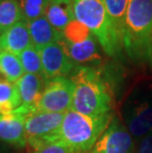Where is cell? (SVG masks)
Listing matches in <instances>:
<instances>
[{
  "mask_svg": "<svg viewBox=\"0 0 152 153\" xmlns=\"http://www.w3.org/2000/svg\"><path fill=\"white\" fill-rule=\"evenodd\" d=\"M122 45L135 63L152 65V0H129Z\"/></svg>",
  "mask_w": 152,
  "mask_h": 153,
  "instance_id": "2",
  "label": "cell"
},
{
  "mask_svg": "<svg viewBox=\"0 0 152 153\" xmlns=\"http://www.w3.org/2000/svg\"><path fill=\"white\" fill-rule=\"evenodd\" d=\"M39 51L43 64V76L46 80L66 77L77 66L68 56L60 42L47 45Z\"/></svg>",
  "mask_w": 152,
  "mask_h": 153,
  "instance_id": "9",
  "label": "cell"
},
{
  "mask_svg": "<svg viewBox=\"0 0 152 153\" xmlns=\"http://www.w3.org/2000/svg\"><path fill=\"white\" fill-rule=\"evenodd\" d=\"M33 45L28 23L20 21L0 35V50L16 55Z\"/></svg>",
  "mask_w": 152,
  "mask_h": 153,
  "instance_id": "13",
  "label": "cell"
},
{
  "mask_svg": "<svg viewBox=\"0 0 152 153\" xmlns=\"http://www.w3.org/2000/svg\"><path fill=\"white\" fill-rule=\"evenodd\" d=\"M0 72L8 81L12 83L17 82L24 74L18 55L6 51H0Z\"/></svg>",
  "mask_w": 152,
  "mask_h": 153,
  "instance_id": "18",
  "label": "cell"
},
{
  "mask_svg": "<svg viewBox=\"0 0 152 153\" xmlns=\"http://www.w3.org/2000/svg\"><path fill=\"white\" fill-rule=\"evenodd\" d=\"M132 153H133V152H132Z\"/></svg>",
  "mask_w": 152,
  "mask_h": 153,
  "instance_id": "26",
  "label": "cell"
},
{
  "mask_svg": "<svg viewBox=\"0 0 152 153\" xmlns=\"http://www.w3.org/2000/svg\"><path fill=\"white\" fill-rule=\"evenodd\" d=\"M64 50L74 63L80 66L95 67L102 61L100 45L92 35L86 41L78 44H70L63 40L60 42Z\"/></svg>",
  "mask_w": 152,
  "mask_h": 153,
  "instance_id": "10",
  "label": "cell"
},
{
  "mask_svg": "<svg viewBox=\"0 0 152 153\" xmlns=\"http://www.w3.org/2000/svg\"><path fill=\"white\" fill-rule=\"evenodd\" d=\"M62 36L67 43L78 44L86 41L89 37H91L92 33L89 29L85 27L76 19H73L62 32Z\"/></svg>",
  "mask_w": 152,
  "mask_h": 153,
  "instance_id": "22",
  "label": "cell"
},
{
  "mask_svg": "<svg viewBox=\"0 0 152 153\" xmlns=\"http://www.w3.org/2000/svg\"><path fill=\"white\" fill-rule=\"evenodd\" d=\"M69 78L74 85L71 110L87 116L112 112L113 90L99 69L77 65Z\"/></svg>",
  "mask_w": 152,
  "mask_h": 153,
  "instance_id": "1",
  "label": "cell"
},
{
  "mask_svg": "<svg viewBox=\"0 0 152 153\" xmlns=\"http://www.w3.org/2000/svg\"><path fill=\"white\" fill-rule=\"evenodd\" d=\"M23 21L19 0H0V35Z\"/></svg>",
  "mask_w": 152,
  "mask_h": 153,
  "instance_id": "17",
  "label": "cell"
},
{
  "mask_svg": "<svg viewBox=\"0 0 152 153\" xmlns=\"http://www.w3.org/2000/svg\"><path fill=\"white\" fill-rule=\"evenodd\" d=\"M133 140L127 126L118 118L112 120L106 131L88 153H132Z\"/></svg>",
  "mask_w": 152,
  "mask_h": 153,
  "instance_id": "8",
  "label": "cell"
},
{
  "mask_svg": "<svg viewBox=\"0 0 152 153\" xmlns=\"http://www.w3.org/2000/svg\"><path fill=\"white\" fill-rule=\"evenodd\" d=\"M113 119L112 112L87 116L69 110L64 114L56 141L63 143L71 153H88Z\"/></svg>",
  "mask_w": 152,
  "mask_h": 153,
  "instance_id": "3",
  "label": "cell"
},
{
  "mask_svg": "<svg viewBox=\"0 0 152 153\" xmlns=\"http://www.w3.org/2000/svg\"><path fill=\"white\" fill-rule=\"evenodd\" d=\"M24 73H32L43 75V64L40 51L35 45H31L18 54Z\"/></svg>",
  "mask_w": 152,
  "mask_h": 153,
  "instance_id": "20",
  "label": "cell"
},
{
  "mask_svg": "<svg viewBox=\"0 0 152 153\" xmlns=\"http://www.w3.org/2000/svg\"><path fill=\"white\" fill-rule=\"evenodd\" d=\"M74 85L70 78L56 77L46 80L36 111L65 114L71 110Z\"/></svg>",
  "mask_w": 152,
  "mask_h": 153,
  "instance_id": "6",
  "label": "cell"
},
{
  "mask_svg": "<svg viewBox=\"0 0 152 153\" xmlns=\"http://www.w3.org/2000/svg\"><path fill=\"white\" fill-rule=\"evenodd\" d=\"M44 16L56 31L62 33L74 19L72 0H50Z\"/></svg>",
  "mask_w": 152,
  "mask_h": 153,
  "instance_id": "15",
  "label": "cell"
},
{
  "mask_svg": "<svg viewBox=\"0 0 152 153\" xmlns=\"http://www.w3.org/2000/svg\"><path fill=\"white\" fill-rule=\"evenodd\" d=\"M46 79L43 75L24 73L16 84L21 97V106L18 110L27 115L36 111V107L44 90Z\"/></svg>",
  "mask_w": 152,
  "mask_h": 153,
  "instance_id": "12",
  "label": "cell"
},
{
  "mask_svg": "<svg viewBox=\"0 0 152 153\" xmlns=\"http://www.w3.org/2000/svg\"><path fill=\"white\" fill-rule=\"evenodd\" d=\"M32 153H71V151L63 143L56 141L47 143V144L38 148L37 150L32 151Z\"/></svg>",
  "mask_w": 152,
  "mask_h": 153,
  "instance_id": "23",
  "label": "cell"
},
{
  "mask_svg": "<svg viewBox=\"0 0 152 153\" xmlns=\"http://www.w3.org/2000/svg\"><path fill=\"white\" fill-rule=\"evenodd\" d=\"M104 1L112 24L122 40L125 14L129 0H104Z\"/></svg>",
  "mask_w": 152,
  "mask_h": 153,
  "instance_id": "19",
  "label": "cell"
},
{
  "mask_svg": "<svg viewBox=\"0 0 152 153\" xmlns=\"http://www.w3.org/2000/svg\"><path fill=\"white\" fill-rule=\"evenodd\" d=\"M64 114L35 111L26 119L25 131L27 144L34 150L56 142Z\"/></svg>",
  "mask_w": 152,
  "mask_h": 153,
  "instance_id": "5",
  "label": "cell"
},
{
  "mask_svg": "<svg viewBox=\"0 0 152 153\" xmlns=\"http://www.w3.org/2000/svg\"><path fill=\"white\" fill-rule=\"evenodd\" d=\"M28 115L16 109L8 115H0V140L24 147L27 145L25 123Z\"/></svg>",
  "mask_w": 152,
  "mask_h": 153,
  "instance_id": "11",
  "label": "cell"
},
{
  "mask_svg": "<svg viewBox=\"0 0 152 153\" xmlns=\"http://www.w3.org/2000/svg\"><path fill=\"white\" fill-rule=\"evenodd\" d=\"M125 126L132 137L141 139L152 132V98L134 96L125 105Z\"/></svg>",
  "mask_w": 152,
  "mask_h": 153,
  "instance_id": "7",
  "label": "cell"
},
{
  "mask_svg": "<svg viewBox=\"0 0 152 153\" xmlns=\"http://www.w3.org/2000/svg\"><path fill=\"white\" fill-rule=\"evenodd\" d=\"M136 153H152V132L140 139Z\"/></svg>",
  "mask_w": 152,
  "mask_h": 153,
  "instance_id": "24",
  "label": "cell"
},
{
  "mask_svg": "<svg viewBox=\"0 0 152 153\" xmlns=\"http://www.w3.org/2000/svg\"><path fill=\"white\" fill-rule=\"evenodd\" d=\"M50 0H19L23 21L30 23L44 17Z\"/></svg>",
  "mask_w": 152,
  "mask_h": 153,
  "instance_id": "21",
  "label": "cell"
},
{
  "mask_svg": "<svg viewBox=\"0 0 152 153\" xmlns=\"http://www.w3.org/2000/svg\"><path fill=\"white\" fill-rule=\"evenodd\" d=\"M74 19L89 29L102 51L116 57L124 50L122 38L109 17L104 0H72Z\"/></svg>",
  "mask_w": 152,
  "mask_h": 153,
  "instance_id": "4",
  "label": "cell"
},
{
  "mask_svg": "<svg viewBox=\"0 0 152 153\" xmlns=\"http://www.w3.org/2000/svg\"><path fill=\"white\" fill-rule=\"evenodd\" d=\"M0 51H1V50H0Z\"/></svg>",
  "mask_w": 152,
  "mask_h": 153,
  "instance_id": "25",
  "label": "cell"
},
{
  "mask_svg": "<svg viewBox=\"0 0 152 153\" xmlns=\"http://www.w3.org/2000/svg\"><path fill=\"white\" fill-rule=\"evenodd\" d=\"M29 32L32 39V43L38 50L53 43H59L63 40L62 33L56 31L46 16L41 17L28 23Z\"/></svg>",
  "mask_w": 152,
  "mask_h": 153,
  "instance_id": "14",
  "label": "cell"
},
{
  "mask_svg": "<svg viewBox=\"0 0 152 153\" xmlns=\"http://www.w3.org/2000/svg\"><path fill=\"white\" fill-rule=\"evenodd\" d=\"M21 106L17 84L0 78V115H8Z\"/></svg>",
  "mask_w": 152,
  "mask_h": 153,
  "instance_id": "16",
  "label": "cell"
}]
</instances>
